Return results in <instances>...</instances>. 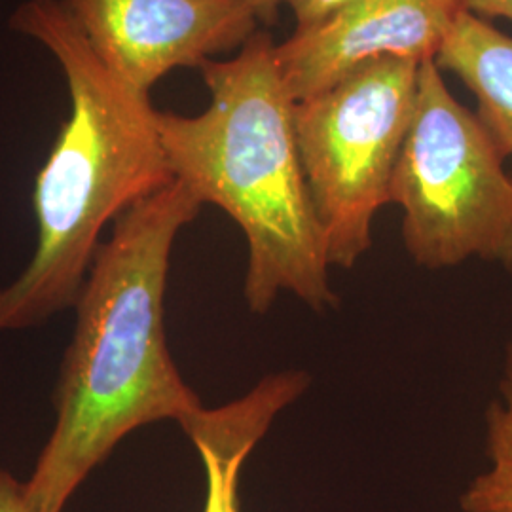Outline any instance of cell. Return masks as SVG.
Returning a JSON list of instances; mask_svg holds the SVG:
<instances>
[{
	"mask_svg": "<svg viewBox=\"0 0 512 512\" xmlns=\"http://www.w3.org/2000/svg\"><path fill=\"white\" fill-rule=\"evenodd\" d=\"M0 512H37L27 497L25 482L0 469Z\"/></svg>",
	"mask_w": 512,
	"mask_h": 512,
	"instance_id": "12",
	"label": "cell"
},
{
	"mask_svg": "<svg viewBox=\"0 0 512 512\" xmlns=\"http://www.w3.org/2000/svg\"><path fill=\"white\" fill-rule=\"evenodd\" d=\"M351 2L353 0H287L285 6L291 8L294 19H296V29H300V27H310V25L329 18L334 12L342 10Z\"/></svg>",
	"mask_w": 512,
	"mask_h": 512,
	"instance_id": "11",
	"label": "cell"
},
{
	"mask_svg": "<svg viewBox=\"0 0 512 512\" xmlns=\"http://www.w3.org/2000/svg\"><path fill=\"white\" fill-rule=\"evenodd\" d=\"M253 12H255L258 23L262 25H272L279 18L281 6L287 4V0H245Z\"/></svg>",
	"mask_w": 512,
	"mask_h": 512,
	"instance_id": "14",
	"label": "cell"
},
{
	"mask_svg": "<svg viewBox=\"0 0 512 512\" xmlns=\"http://www.w3.org/2000/svg\"><path fill=\"white\" fill-rule=\"evenodd\" d=\"M420 63L366 61L294 103V133L330 266L353 268L372 245L416 109Z\"/></svg>",
	"mask_w": 512,
	"mask_h": 512,
	"instance_id": "5",
	"label": "cell"
},
{
	"mask_svg": "<svg viewBox=\"0 0 512 512\" xmlns=\"http://www.w3.org/2000/svg\"><path fill=\"white\" fill-rule=\"evenodd\" d=\"M203 203L186 184L135 203L114 220L76 300L73 342L55 391V425L25 482L37 512H63L82 482L131 431L203 412L173 363L164 327L171 251Z\"/></svg>",
	"mask_w": 512,
	"mask_h": 512,
	"instance_id": "1",
	"label": "cell"
},
{
	"mask_svg": "<svg viewBox=\"0 0 512 512\" xmlns=\"http://www.w3.org/2000/svg\"><path fill=\"white\" fill-rule=\"evenodd\" d=\"M465 10L467 0H353L275 44V65L289 95L304 101L372 59H435Z\"/></svg>",
	"mask_w": 512,
	"mask_h": 512,
	"instance_id": "7",
	"label": "cell"
},
{
	"mask_svg": "<svg viewBox=\"0 0 512 512\" xmlns=\"http://www.w3.org/2000/svg\"><path fill=\"white\" fill-rule=\"evenodd\" d=\"M435 63L475 95L476 116L512 160V37L465 10L444 38Z\"/></svg>",
	"mask_w": 512,
	"mask_h": 512,
	"instance_id": "9",
	"label": "cell"
},
{
	"mask_svg": "<svg viewBox=\"0 0 512 512\" xmlns=\"http://www.w3.org/2000/svg\"><path fill=\"white\" fill-rule=\"evenodd\" d=\"M258 29L238 54L200 67L209 92L196 116L160 112L158 128L175 181L232 217L247 239L243 294L270 310L291 293L317 311L336 306L329 256L294 133V101Z\"/></svg>",
	"mask_w": 512,
	"mask_h": 512,
	"instance_id": "3",
	"label": "cell"
},
{
	"mask_svg": "<svg viewBox=\"0 0 512 512\" xmlns=\"http://www.w3.org/2000/svg\"><path fill=\"white\" fill-rule=\"evenodd\" d=\"M476 112L448 90L435 59L420 65L416 109L389 203L403 209L404 247L423 268L469 258L512 270V177Z\"/></svg>",
	"mask_w": 512,
	"mask_h": 512,
	"instance_id": "4",
	"label": "cell"
},
{
	"mask_svg": "<svg viewBox=\"0 0 512 512\" xmlns=\"http://www.w3.org/2000/svg\"><path fill=\"white\" fill-rule=\"evenodd\" d=\"M469 12L478 18H505L512 21V0H467Z\"/></svg>",
	"mask_w": 512,
	"mask_h": 512,
	"instance_id": "13",
	"label": "cell"
},
{
	"mask_svg": "<svg viewBox=\"0 0 512 512\" xmlns=\"http://www.w3.org/2000/svg\"><path fill=\"white\" fill-rule=\"evenodd\" d=\"M110 71L139 92L175 69H200L258 31L245 0H61Z\"/></svg>",
	"mask_w": 512,
	"mask_h": 512,
	"instance_id": "6",
	"label": "cell"
},
{
	"mask_svg": "<svg viewBox=\"0 0 512 512\" xmlns=\"http://www.w3.org/2000/svg\"><path fill=\"white\" fill-rule=\"evenodd\" d=\"M501 397L486 412L488 469L461 495L465 512H512V338L505 355Z\"/></svg>",
	"mask_w": 512,
	"mask_h": 512,
	"instance_id": "10",
	"label": "cell"
},
{
	"mask_svg": "<svg viewBox=\"0 0 512 512\" xmlns=\"http://www.w3.org/2000/svg\"><path fill=\"white\" fill-rule=\"evenodd\" d=\"M10 29L54 55L71 114L35 179L37 251L0 291V332L35 327L74 306L103 228L175 181L150 93L110 71L61 0L21 2Z\"/></svg>",
	"mask_w": 512,
	"mask_h": 512,
	"instance_id": "2",
	"label": "cell"
},
{
	"mask_svg": "<svg viewBox=\"0 0 512 512\" xmlns=\"http://www.w3.org/2000/svg\"><path fill=\"white\" fill-rule=\"evenodd\" d=\"M298 370L272 374L247 395L220 408H203L183 431L196 446L207 480L203 512H239L238 482L243 463L264 439L279 412L308 387Z\"/></svg>",
	"mask_w": 512,
	"mask_h": 512,
	"instance_id": "8",
	"label": "cell"
}]
</instances>
